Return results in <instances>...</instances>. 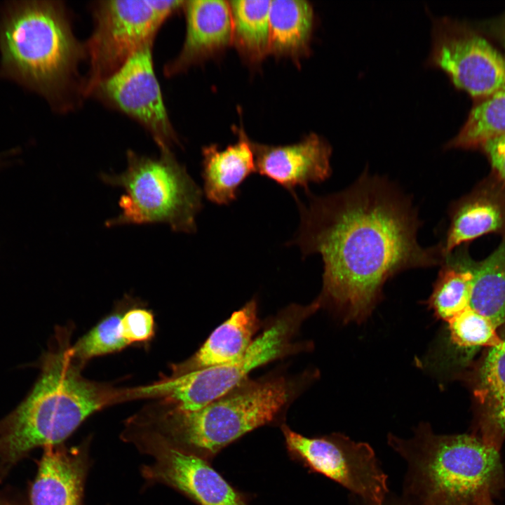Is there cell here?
Segmentation results:
<instances>
[{
  "mask_svg": "<svg viewBox=\"0 0 505 505\" xmlns=\"http://www.w3.org/2000/svg\"><path fill=\"white\" fill-rule=\"evenodd\" d=\"M297 195L300 223L290 245L319 254L323 285L317 299L344 323H361L381 299L386 282L405 270L440 265V245L417 241L422 225L411 197L367 170L345 189Z\"/></svg>",
  "mask_w": 505,
  "mask_h": 505,
  "instance_id": "1",
  "label": "cell"
},
{
  "mask_svg": "<svg viewBox=\"0 0 505 505\" xmlns=\"http://www.w3.org/2000/svg\"><path fill=\"white\" fill-rule=\"evenodd\" d=\"M40 361L29 393L0 420V480L38 447L62 443L90 415L121 398L84 379L62 332Z\"/></svg>",
  "mask_w": 505,
  "mask_h": 505,
  "instance_id": "2",
  "label": "cell"
},
{
  "mask_svg": "<svg viewBox=\"0 0 505 505\" xmlns=\"http://www.w3.org/2000/svg\"><path fill=\"white\" fill-rule=\"evenodd\" d=\"M1 69L6 76L43 95L60 112L79 107L86 60L65 6L57 1L11 3L0 22Z\"/></svg>",
  "mask_w": 505,
  "mask_h": 505,
  "instance_id": "3",
  "label": "cell"
},
{
  "mask_svg": "<svg viewBox=\"0 0 505 505\" xmlns=\"http://www.w3.org/2000/svg\"><path fill=\"white\" fill-rule=\"evenodd\" d=\"M293 395L292 384L285 377L247 378L195 410L164 400L147 407L130 417L122 431L153 437L209 461L245 434L274 422Z\"/></svg>",
  "mask_w": 505,
  "mask_h": 505,
  "instance_id": "4",
  "label": "cell"
},
{
  "mask_svg": "<svg viewBox=\"0 0 505 505\" xmlns=\"http://www.w3.org/2000/svg\"><path fill=\"white\" fill-rule=\"evenodd\" d=\"M388 442L408 464L405 496L417 505H480L505 488L499 450L473 433L437 435L422 424Z\"/></svg>",
  "mask_w": 505,
  "mask_h": 505,
  "instance_id": "5",
  "label": "cell"
},
{
  "mask_svg": "<svg viewBox=\"0 0 505 505\" xmlns=\"http://www.w3.org/2000/svg\"><path fill=\"white\" fill-rule=\"evenodd\" d=\"M126 157L125 171L100 175L105 184L125 191L119 200L121 213L105 225L164 223L175 231L195 232L203 191L172 152L151 157L128 150Z\"/></svg>",
  "mask_w": 505,
  "mask_h": 505,
  "instance_id": "6",
  "label": "cell"
},
{
  "mask_svg": "<svg viewBox=\"0 0 505 505\" xmlns=\"http://www.w3.org/2000/svg\"><path fill=\"white\" fill-rule=\"evenodd\" d=\"M321 307L317 300L309 304H291L284 309L255 338L245 354L233 362L192 371L134 389L137 397H161L185 410L199 409L216 400L248 378L255 369L304 349L295 343L303 322Z\"/></svg>",
  "mask_w": 505,
  "mask_h": 505,
  "instance_id": "7",
  "label": "cell"
},
{
  "mask_svg": "<svg viewBox=\"0 0 505 505\" xmlns=\"http://www.w3.org/2000/svg\"><path fill=\"white\" fill-rule=\"evenodd\" d=\"M184 1L104 0L91 6L93 29L83 43L88 67L85 97L141 47L154 42L163 23Z\"/></svg>",
  "mask_w": 505,
  "mask_h": 505,
  "instance_id": "8",
  "label": "cell"
},
{
  "mask_svg": "<svg viewBox=\"0 0 505 505\" xmlns=\"http://www.w3.org/2000/svg\"><path fill=\"white\" fill-rule=\"evenodd\" d=\"M291 459L358 495L367 505H382L388 497L387 476L371 446L341 433L306 437L282 425Z\"/></svg>",
  "mask_w": 505,
  "mask_h": 505,
  "instance_id": "9",
  "label": "cell"
},
{
  "mask_svg": "<svg viewBox=\"0 0 505 505\" xmlns=\"http://www.w3.org/2000/svg\"><path fill=\"white\" fill-rule=\"evenodd\" d=\"M153 43L138 49L119 70L97 83L88 97L137 122L161 152H168L177 140L155 74Z\"/></svg>",
  "mask_w": 505,
  "mask_h": 505,
  "instance_id": "10",
  "label": "cell"
},
{
  "mask_svg": "<svg viewBox=\"0 0 505 505\" xmlns=\"http://www.w3.org/2000/svg\"><path fill=\"white\" fill-rule=\"evenodd\" d=\"M121 438L151 458L140 469L147 483L168 486L198 505H250L208 460L149 436L121 432Z\"/></svg>",
  "mask_w": 505,
  "mask_h": 505,
  "instance_id": "11",
  "label": "cell"
},
{
  "mask_svg": "<svg viewBox=\"0 0 505 505\" xmlns=\"http://www.w3.org/2000/svg\"><path fill=\"white\" fill-rule=\"evenodd\" d=\"M429 62L473 97L505 88V58L485 38L445 19L434 22Z\"/></svg>",
  "mask_w": 505,
  "mask_h": 505,
  "instance_id": "12",
  "label": "cell"
},
{
  "mask_svg": "<svg viewBox=\"0 0 505 505\" xmlns=\"http://www.w3.org/2000/svg\"><path fill=\"white\" fill-rule=\"evenodd\" d=\"M256 172L295 194L297 187L309 190L332 174L330 146L311 134L300 142L285 146L253 144Z\"/></svg>",
  "mask_w": 505,
  "mask_h": 505,
  "instance_id": "13",
  "label": "cell"
},
{
  "mask_svg": "<svg viewBox=\"0 0 505 505\" xmlns=\"http://www.w3.org/2000/svg\"><path fill=\"white\" fill-rule=\"evenodd\" d=\"M90 439L44 447L29 492L31 505H82L90 466Z\"/></svg>",
  "mask_w": 505,
  "mask_h": 505,
  "instance_id": "14",
  "label": "cell"
},
{
  "mask_svg": "<svg viewBox=\"0 0 505 505\" xmlns=\"http://www.w3.org/2000/svg\"><path fill=\"white\" fill-rule=\"evenodd\" d=\"M450 224L443 241L447 256L456 248L490 233L505 235V182L493 173L470 193L452 204Z\"/></svg>",
  "mask_w": 505,
  "mask_h": 505,
  "instance_id": "15",
  "label": "cell"
},
{
  "mask_svg": "<svg viewBox=\"0 0 505 505\" xmlns=\"http://www.w3.org/2000/svg\"><path fill=\"white\" fill-rule=\"evenodd\" d=\"M186 34L179 55L164 67V74L172 76L232 39V20L229 4L220 0L184 2Z\"/></svg>",
  "mask_w": 505,
  "mask_h": 505,
  "instance_id": "16",
  "label": "cell"
},
{
  "mask_svg": "<svg viewBox=\"0 0 505 505\" xmlns=\"http://www.w3.org/2000/svg\"><path fill=\"white\" fill-rule=\"evenodd\" d=\"M476 431L473 433L500 450L505 440V338L488 348L473 379Z\"/></svg>",
  "mask_w": 505,
  "mask_h": 505,
  "instance_id": "17",
  "label": "cell"
},
{
  "mask_svg": "<svg viewBox=\"0 0 505 505\" xmlns=\"http://www.w3.org/2000/svg\"><path fill=\"white\" fill-rule=\"evenodd\" d=\"M259 326L257 302L252 299L220 325L190 358L175 365L173 376L239 359L255 339Z\"/></svg>",
  "mask_w": 505,
  "mask_h": 505,
  "instance_id": "18",
  "label": "cell"
},
{
  "mask_svg": "<svg viewBox=\"0 0 505 505\" xmlns=\"http://www.w3.org/2000/svg\"><path fill=\"white\" fill-rule=\"evenodd\" d=\"M256 172L252 144L246 138L221 150L212 145L203 149V194L217 205L235 201L239 187Z\"/></svg>",
  "mask_w": 505,
  "mask_h": 505,
  "instance_id": "19",
  "label": "cell"
},
{
  "mask_svg": "<svg viewBox=\"0 0 505 505\" xmlns=\"http://www.w3.org/2000/svg\"><path fill=\"white\" fill-rule=\"evenodd\" d=\"M477 262L466 245L445 256L427 304L445 323L469 307Z\"/></svg>",
  "mask_w": 505,
  "mask_h": 505,
  "instance_id": "20",
  "label": "cell"
},
{
  "mask_svg": "<svg viewBox=\"0 0 505 505\" xmlns=\"http://www.w3.org/2000/svg\"><path fill=\"white\" fill-rule=\"evenodd\" d=\"M313 9L304 0L271 1L269 53L297 55L308 46Z\"/></svg>",
  "mask_w": 505,
  "mask_h": 505,
  "instance_id": "21",
  "label": "cell"
},
{
  "mask_svg": "<svg viewBox=\"0 0 505 505\" xmlns=\"http://www.w3.org/2000/svg\"><path fill=\"white\" fill-rule=\"evenodd\" d=\"M469 308L497 328L505 323V235L487 257L477 262Z\"/></svg>",
  "mask_w": 505,
  "mask_h": 505,
  "instance_id": "22",
  "label": "cell"
},
{
  "mask_svg": "<svg viewBox=\"0 0 505 505\" xmlns=\"http://www.w3.org/2000/svg\"><path fill=\"white\" fill-rule=\"evenodd\" d=\"M232 38L243 50L255 58L269 53L271 1H229Z\"/></svg>",
  "mask_w": 505,
  "mask_h": 505,
  "instance_id": "23",
  "label": "cell"
},
{
  "mask_svg": "<svg viewBox=\"0 0 505 505\" xmlns=\"http://www.w3.org/2000/svg\"><path fill=\"white\" fill-rule=\"evenodd\" d=\"M503 135H505V88L476 105L459 133L446 147L474 148Z\"/></svg>",
  "mask_w": 505,
  "mask_h": 505,
  "instance_id": "24",
  "label": "cell"
},
{
  "mask_svg": "<svg viewBox=\"0 0 505 505\" xmlns=\"http://www.w3.org/2000/svg\"><path fill=\"white\" fill-rule=\"evenodd\" d=\"M448 353L466 361L480 348L490 347L501 340L497 328L486 317L468 308L447 322Z\"/></svg>",
  "mask_w": 505,
  "mask_h": 505,
  "instance_id": "25",
  "label": "cell"
},
{
  "mask_svg": "<svg viewBox=\"0 0 505 505\" xmlns=\"http://www.w3.org/2000/svg\"><path fill=\"white\" fill-rule=\"evenodd\" d=\"M122 316L116 313L105 318L70 347L73 359L81 365L93 357L120 351L130 344L121 334Z\"/></svg>",
  "mask_w": 505,
  "mask_h": 505,
  "instance_id": "26",
  "label": "cell"
},
{
  "mask_svg": "<svg viewBox=\"0 0 505 505\" xmlns=\"http://www.w3.org/2000/svg\"><path fill=\"white\" fill-rule=\"evenodd\" d=\"M120 330L121 336L129 344L147 342L154 332L153 314L144 309H130L122 316Z\"/></svg>",
  "mask_w": 505,
  "mask_h": 505,
  "instance_id": "27",
  "label": "cell"
},
{
  "mask_svg": "<svg viewBox=\"0 0 505 505\" xmlns=\"http://www.w3.org/2000/svg\"><path fill=\"white\" fill-rule=\"evenodd\" d=\"M481 147L492 166V173L505 182V135L491 139Z\"/></svg>",
  "mask_w": 505,
  "mask_h": 505,
  "instance_id": "28",
  "label": "cell"
},
{
  "mask_svg": "<svg viewBox=\"0 0 505 505\" xmlns=\"http://www.w3.org/2000/svg\"><path fill=\"white\" fill-rule=\"evenodd\" d=\"M365 505H367V504H365ZM382 505H417V504L405 496L403 498L398 499H388V498L386 497V499H385V501L383 502V504Z\"/></svg>",
  "mask_w": 505,
  "mask_h": 505,
  "instance_id": "29",
  "label": "cell"
},
{
  "mask_svg": "<svg viewBox=\"0 0 505 505\" xmlns=\"http://www.w3.org/2000/svg\"><path fill=\"white\" fill-rule=\"evenodd\" d=\"M0 505H19L10 499H0Z\"/></svg>",
  "mask_w": 505,
  "mask_h": 505,
  "instance_id": "30",
  "label": "cell"
},
{
  "mask_svg": "<svg viewBox=\"0 0 505 505\" xmlns=\"http://www.w3.org/2000/svg\"><path fill=\"white\" fill-rule=\"evenodd\" d=\"M480 505H495V504H494L492 500H488V501H486L482 503Z\"/></svg>",
  "mask_w": 505,
  "mask_h": 505,
  "instance_id": "31",
  "label": "cell"
},
{
  "mask_svg": "<svg viewBox=\"0 0 505 505\" xmlns=\"http://www.w3.org/2000/svg\"><path fill=\"white\" fill-rule=\"evenodd\" d=\"M504 47H505V38H504Z\"/></svg>",
  "mask_w": 505,
  "mask_h": 505,
  "instance_id": "32",
  "label": "cell"
}]
</instances>
